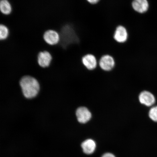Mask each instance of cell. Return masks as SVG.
Masks as SVG:
<instances>
[{
  "label": "cell",
  "instance_id": "cell-6",
  "mask_svg": "<svg viewBox=\"0 0 157 157\" xmlns=\"http://www.w3.org/2000/svg\"><path fill=\"white\" fill-rule=\"evenodd\" d=\"M139 100L141 104L147 107H151L155 103L156 99L153 94L148 91H143L139 96Z\"/></svg>",
  "mask_w": 157,
  "mask_h": 157
},
{
  "label": "cell",
  "instance_id": "cell-10",
  "mask_svg": "<svg viewBox=\"0 0 157 157\" xmlns=\"http://www.w3.org/2000/svg\"><path fill=\"white\" fill-rule=\"evenodd\" d=\"M81 146L84 154L87 155L93 154L97 148L96 142L91 139L84 141L82 143Z\"/></svg>",
  "mask_w": 157,
  "mask_h": 157
},
{
  "label": "cell",
  "instance_id": "cell-4",
  "mask_svg": "<svg viewBox=\"0 0 157 157\" xmlns=\"http://www.w3.org/2000/svg\"><path fill=\"white\" fill-rule=\"evenodd\" d=\"M113 38L119 44L126 42L128 38V33L127 29L123 25H118L114 33Z\"/></svg>",
  "mask_w": 157,
  "mask_h": 157
},
{
  "label": "cell",
  "instance_id": "cell-9",
  "mask_svg": "<svg viewBox=\"0 0 157 157\" xmlns=\"http://www.w3.org/2000/svg\"><path fill=\"white\" fill-rule=\"evenodd\" d=\"M76 115L78 120L82 123H85L90 120L91 114L87 108L85 107L78 108L76 111Z\"/></svg>",
  "mask_w": 157,
  "mask_h": 157
},
{
  "label": "cell",
  "instance_id": "cell-14",
  "mask_svg": "<svg viewBox=\"0 0 157 157\" xmlns=\"http://www.w3.org/2000/svg\"><path fill=\"white\" fill-rule=\"evenodd\" d=\"M149 117L153 121L157 122V106L151 108L149 112Z\"/></svg>",
  "mask_w": 157,
  "mask_h": 157
},
{
  "label": "cell",
  "instance_id": "cell-5",
  "mask_svg": "<svg viewBox=\"0 0 157 157\" xmlns=\"http://www.w3.org/2000/svg\"><path fill=\"white\" fill-rule=\"evenodd\" d=\"M84 66L89 70H93L97 67L98 62L97 58L93 54H88L84 55L82 59Z\"/></svg>",
  "mask_w": 157,
  "mask_h": 157
},
{
  "label": "cell",
  "instance_id": "cell-15",
  "mask_svg": "<svg viewBox=\"0 0 157 157\" xmlns=\"http://www.w3.org/2000/svg\"><path fill=\"white\" fill-rule=\"evenodd\" d=\"M101 157H117L114 154L111 152H106Z\"/></svg>",
  "mask_w": 157,
  "mask_h": 157
},
{
  "label": "cell",
  "instance_id": "cell-12",
  "mask_svg": "<svg viewBox=\"0 0 157 157\" xmlns=\"http://www.w3.org/2000/svg\"><path fill=\"white\" fill-rule=\"evenodd\" d=\"M0 10L4 14H9L12 10L10 4L7 0H2L0 2Z\"/></svg>",
  "mask_w": 157,
  "mask_h": 157
},
{
  "label": "cell",
  "instance_id": "cell-13",
  "mask_svg": "<svg viewBox=\"0 0 157 157\" xmlns=\"http://www.w3.org/2000/svg\"><path fill=\"white\" fill-rule=\"evenodd\" d=\"M9 35V29L5 25H0V39L3 40L7 38Z\"/></svg>",
  "mask_w": 157,
  "mask_h": 157
},
{
  "label": "cell",
  "instance_id": "cell-7",
  "mask_svg": "<svg viewBox=\"0 0 157 157\" xmlns=\"http://www.w3.org/2000/svg\"><path fill=\"white\" fill-rule=\"evenodd\" d=\"M132 8L139 13H144L148 11L149 4L147 0H135L131 3Z\"/></svg>",
  "mask_w": 157,
  "mask_h": 157
},
{
  "label": "cell",
  "instance_id": "cell-11",
  "mask_svg": "<svg viewBox=\"0 0 157 157\" xmlns=\"http://www.w3.org/2000/svg\"><path fill=\"white\" fill-rule=\"evenodd\" d=\"M52 59V55L48 51L41 52L38 56V63L42 67H47L50 65Z\"/></svg>",
  "mask_w": 157,
  "mask_h": 157
},
{
  "label": "cell",
  "instance_id": "cell-3",
  "mask_svg": "<svg viewBox=\"0 0 157 157\" xmlns=\"http://www.w3.org/2000/svg\"><path fill=\"white\" fill-rule=\"evenodd\" d=\"M115 61L113 57L109 54L103 55L99 61V67L105 71L113 70L115 66Z\"/></svg>",
  "mask_w": 157,
  "mask_h": 157
},
{
  "label": "cell",
  "instance_id": "cell-8",
  "mask_svg": "<svg viewBox=\"0 0 157 157\" xmlns=\"http://www.w3.org/2000/svg\"><path fill=\"white\" fill-rule=\"evenodd\" d=\"M58 33L52 29H49L44 33V39L47 44L54 45L57 44L60 40Z\"/></svg>",
  "mask_w": 157,
  "mask_h": 157
},
{
  "label": "cell",
  "instance_id": "cell-2",
  "mask_svg": "<svg viewBox=\"0 0 157 157\" xmlns=\"http://www.w3.org/2000/svg\"><path fill=\"white\" fill-rule=\"evenodd\" d=\"M62 40L64 44H69L71 42H76L78 38L73 29L68 25H65L62 29Z\"/></svg>",
  "mask_w": 157,
  "mask_h": 157
},
{
  "label": "cell",
  "instance_id": "cell-1",
  "mask_svg": "<svg viewBox=\"0 0 157 157\" xmlns=\"http://www.w3.org/2000/svg\"><path fill=\"white\" fill-rule=\"evenodd\" d=\"M23 95L27 98H32L38 94L39 90V83L35 78L29 76H25L20 81Z\"/></svg>",
  "mask_w": 157,
  "mask_h": 157
},
{
  "label": "cell",
  "instance_id": "cell-16",
  "mask_svg": "<svg viewBox=\"0 0 157 157\" xmlns=\"http://www.w3.org/2000/svg\"><path fill=\"white\" fill-rule=\"evenodd\" d=\"M100 1H99V0H88L87 1L88 3L92 5H96Z\"/></svg>",
  "mask_w": 157,
  "mask_h": 157
}]
</instances>
